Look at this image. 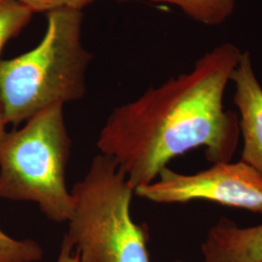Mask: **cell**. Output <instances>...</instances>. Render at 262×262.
Wrapping results in <instances>:
<instances>
[{
  "label": "cell",
  "instance_id": "obj_11",
  "mask_svg": "<svg viewBox=\"0 0 262 262\" xmlns=\"http://www.w3.org/2000/svg\"><path fill=\"white\" fill-rule=\"evenodd\" d=\"M32 13L52 12L58 9H73L82 11L95 0H16Z\"/></svg>",
  "mask_w": 262,
  "mask_h": 262
},
{
  "label": "cell",
  "instance_id": "obj_14",
  "mask_svg": "<svg viewBox=\"0 0 262 262\" xmlns=\"http://www.w3.org/2000/svg\"><path fill=\"white\" fill-rule=\"evenodd\" d=\"M175 262H185V261H183V260H176V261Z\"/></svg>",
  "mask_w": 262,
  "mask_h": 262
},
{
  "label": "cell",
  "instance_id": "obj_4",
  "mask_svg": "<svg viewBox=\"0 0 262 262\" xmlns=\"http://www.w3.org/2000/svg\"><path fill=\"white\" fill-rule=\"evenodd\" d=\"M74 206L66 235L81 262H150L149 232L130 214L134 188L115 161L95 156L71 189Z\"/></svg>",
  "mask_w": 262,
  "mask_h": 262
},
{
  "label": "cell",
  "instance_id": "obj_1",
  "mask_svg": "<svg viewBox=\"0 0 262 262\" xmlns=\"http://www.w3.org/2000/svg\"><path fill=\"white\" fill-rule=\"evenodd\" d=\"M241 54L233 44H222L188 73L113 110L96 145L134 191L156 181L172 159L196 148H204L212 164L233 159L241 135L239 117L225 109L224 97Z\"/></svg>",
  "mask_w": 262,
  "mask_h": 262
},
{
  "label": "cell",
  "instance_id": "obj_8",
  "mask_svg": "<svg viewBox=\"0 0 262 262\" xmlns=\"http://www.w3.org/2000/svg\"><path fill=\"white\" fill-rule=\"evenodd\" d=\"M173 4L189 18L206 26H219L229 19L235 10V0H147Z\"/></svg>",
  "mask_w": 262,
  "mask_h": 262
},
{
  "label": "cell",
  "instance_id": "obj_3",
  "mask_svg": "<svg viewBox=\"0 0 262 262\" xmlns=\"http://www.w3.org/2000/svg\"><path fill=\"white\" fill-rule=\"evenodd\" d=\"M72 140L63 105L40 111L0 143V197L36 203L55 223H67L74 200L66 183Z\"/></svg>",
  "mask_w": 262,
  "mask_h": 262
},
{
  "label": "cell",
  "instance_id": "obj_12",
  "mask_svg": "<svg viewBox=\"0 0 262 262\" xmlns=\"http://www.w3.org/2000/svg\"><path fill=\"white\" fill-rule=\"evenodd\" d=\"M56 262H81L74 246L66 235H64L62 239Z\"/></svg>",
  "mask_w": 262,
  "mask_h": 262
},
{
  "label": "cell",
  "instance_id": "obj_10",
  "mask_svg": "<svg viewBox=\"0 0 262 262\" xmlns=\"http://www.w3.org/2000/svg\"><path fill=\"white\" fill-rule=\"evenodd\" d=\"M44 254L35 240L15 239L0 229V262L41 261Z\"/></svg>",
  "mask_w": 262,
  "mask_h": 262
},
{
  "label": "cell",
  "instance_id": "obj_2",
  "mask_svg": "<svg viewBox=\"0 0 262 262\" xmlns=\"http://www.w3.org/2000/svg\"><path fill=\"white\" fill-rule=\"evenodd\" d=\"M83 19L79 10L49 12L37 46L0 60V99L8 124L17 127L50 106L84 97L93 56L82 43Z\"/></svg>",
  "mask_w": 262,
  "mask_h": 262
},
{
  "label": "cell",
  "instance_id": "obj_9",
  "mask_svg": "<svg viewBox=\"0 0 262 262\" xmlns=\"http://www.w3.org/2000/svg\"><path fill=\"white\" fill-rule=\"evenodd\" d=\"M32 15L31 10L16 0H0V56L7 42L19 35Z\"/></svg>",
  "mask_w": 262,
  "mask_h": 262
},
{
  "label": "cell",
  "instance_id": "obj_5",
  "mask_svg": "<svg viewBox=\"0 0 262 262\" xmlns=\"http://www.w3.org/2000/svg\"><path fill=\"white\" fill-rule=\"evenodd\" d=\"M134 194L158 204H185L207 200L227 207L262 213V175L242 160L221 162L194 174L168 166Z\"/></svg>",
  "mask_w": 262,
  "mask_h": 262
},
{
  "label": "cell",
  "instance_id": "obj_13",
  "mask_svg": "<svg viewBox=\"0 0 262 262\" xmlns=\"http://www.w3.org/2000/svg\"><path fill=\"white\" fill-rule=\"evenodd\" d=\"M7 125H8V122L5 116V111H4V107L2 101L0 99V143L1 141L3 140V138L5 137L6 133H7Z\"/></svg>",
  "mask_w": 262,
  "mask_h": 262
},
{
  "label": "cell",
  "instance_id": "obj_6",
  "mask_svg": "<svg viewBox=\"0 0 262 262\" xmlns=\"http://www.w3.org/2000/svg\"><path fill=\"white\" fill-rule=\"evenodd\" d=\"M230 81L234 83V104L243 137L241 160L262 175V86L248 52L241 54Z\"/></svg>",
  "mask_w": 262,
  "mask_h": 262
},
{
  "label": "cell",
  "instance_id": "obj_7",
  "mask_svg": "<svg viewBox=\"0 0 262 262\" xmlns=\"http://www.w3.org/2000/svg\"><path fill=\"white\" fill-rule=\"evenodd\" d=\"M204 262H262V225L242 227L223 216L201 245Z\"/></svg>",
  "mask_w": 262,
  "mask_h": 262
}]
</instances>
